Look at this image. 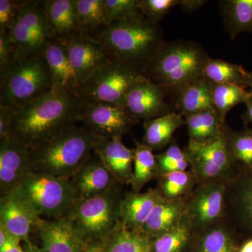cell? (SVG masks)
<instances>
[{"instance_id":"6da1fadb","label":"cell","mask_w":252,"mask_h":252,"mask_svg":"<svg viewBox=\"0 0 252 252\" xmlns=\"http://www.w3.org/2000/svg\"><path fill=\"white\" fill-rule=\"evenodd\" d=\"M82 100L77 96L52 89L11 114L9 138L29 148L78 122Z\"/></svg>"},{"instance_id":"7a4b0ae2","label":"cell","mask_w":252,"mask_h":252,"mask_svg":"<svg viewBox=\"0 0 252 252\" xmlns=\"http://www.w3.org/2000/svg\"><path fill=\"white\" fill-rule=\"evenodd\" d=\"M91 39L102 46L111 62L142 75L166 41L160 23L149 21L142 14L113 21Z\"/></svg>"},{"instance_id":"3957f363","label":"cell","mask_w":252,"mask_h":252,"mask_svg":"<svg viewBox=\"0 0 252 252\" xmlns=\"http://www.w3.org/2000/svg\"><path fill=\"white\" fill-rule=\"evenodd\" d=\"M97 138L84 126H68L28 148L33 173L69 180L94 153Z\"/></svg>"},{"instance_id":"277c9868","label":"cell","mask_w":252,"mask_h":252,"mask_svg":"<svg viewBox=\"0 0 252 252\" xmlns=\"http://www.w3.org/2000/svg\"><path fill=\"white\" fill-rule=\"evenodd\" d=\"M210 56L195 41H165L143 76L166 89L174 97L181 90L203 77Z\"/></svg>"},{"instance_id":"5b68a950","label":"cell","mask_w":252,"mask_h":252,"mask_svg":"<svg viewBox=\"0 0 252 252\" xmlns=\"http://www.w3.org/2000/svg\"><path fill=\"white\" fill-rule=\"evenodd\" d=\"M52 89L44 56L15 59L0 69V105L11 111Z\"/></svg>"},{"instance_id":"8992f818","label":"cell","mask_w":252,"mask_h":252,"mask_svg":"<svg viewBox=\"0 0 252 252\" xmlns=\"http://www.w3.org/2000/svg\"><path fill=\"white\" fill-rule=\"evenodd\" d=\"M123 196L119 186L94 196L77 198L66 216L88 243L105 240L122 223Z\"/></svg>"},{"instance_id":"52a82bcc","label":"cell","mask_w":252,"mask_h":252,"mask_svg":"<svg viewBox=\"0 0 252 252\" xmlns=\"http://www.w3.org/2000/svg\"><path fill=\"white\" fill-rule=\"evenodd\" d=\"M14 193L42 219L65 217L77 198L69 179L33 172Z\"/></svg>"},{"instance_id":"ba28073f","label":"cell","mask_w":252,"mask_h":252,"mask_svg":"<svg viewBox=\"0 0 252 252\" xmlns=\"http://www.w3.org/2000/svg\"><path fill=\"white\" fill-rule=\"evenodd\" d=\"M141 73L116 62L102 66L86 79L78 90V97L89 103H105L123 107L131 89L144 80Z\"/></svg>"},{"instance_id":"9c48e42d","label":"cell","mask_w":252,"mask_h":252,"mask_svg":"<svg viewBox=\"0 0 252 252\" xmlns=\"http://www.w3.org/2000/svg\"><path fill=\"white\" fill-rule=\"evenodd\" d=\"M16 59L43 56L55 38L41 1L26 0L21 14L9 31Z\"/></svg>"},{"instance_id":"30bf717a","label":"cell","mask_w":252,"mask_h":252,"mask_svg":"<svg viewBox=\"0 0 252 252\" xmlns=\"http://www.w3.org/2000/svg\"><path fill=\"white\" fill-rule=\"evenodd\" d=\"M185 151L197 185L225 180L236 167L228 145V128L213 140L203 143L189 142Z\"/></svg>"},{"instance_id":"8fae6325","label":"cell","mask_w":252,"mask_h":252,"mask_svg":"<svg viewBox=\"0 0 252 252\" xmlns=\"http://www.w3.org/2000/svg\"><path fill=\"white\" fill-rule=\"evenodd\" d=\"M226 180L195 186L187 198L185 220L193 233L207 229L224 219Z\"/></svg>"},{"instance_id":"7c38bea8","label":"cell","mask_w":252,"mask_h":252,"mask_svg":"<svg viewBox=\"0 0 252 252\" xmlns=\"http://www.w3.org/2000/svg\"><path fill=\"white\" fill-rule=\"evenodd\" d=\"M224 218L252 238V170L236 165L227 178Z\"/></svg>"},{"instance_id":"4fadbf2b","label":"cell","mask_w":252,"mask_h":252,"mask_svg":"<svg viewBox=\"0 0 252 252\" xmlns=\"http://www.w3.org/2000/svg\"><path fill=\"white\" fill-rule=\"evenodd\" d=\"M123 107L137 122H145L174 112L175 97L162 86L145 78L127 94Z\"/></svg>"},{"instance_id":"5bb4252c","label":"cell","mask_w":252,"mask_h":252,"mask_svg":"<svg viewBox=\"0 0 252 252\" xmlns=\"http://www.w3.org/2000/svg\"><path fill=\"white\" fill-rule=\"evenodd\" d=\"M78 122L93 133L105 137H122L138 122L124 107L82 101Z\"/></svg>"},{"instance_id":"9a60e30c","label":"cell","mask_w":252,"mask_h":252,"mask_svg":"<svg viewBox=\"0 0 252 252\" xmlns=\"http://www.w3.org/2000/svg\"><path fill=\"white\" fill-rule=\"evenodd\" d=\"M32 173L28 149L14 139L0 141V193H14Z\"/></svg>"},{"instance_id":"2e32d148","label":"cell","mask_w":252,"mask_h":252,"mask_svg":"<svg viewBox=\"0 0 252 252\" xmlns=\"http://www.w3.org/2000/svg\"><path fill=\"white\" fill-rule=\"evenodd\" d=\"M36 233L42 249L48 252H83L91 244L84 240L67 216L41 219Z\"/></svg>"},{"instance_id":"e0dca14e","label":"cell","mask_w":252,"mask_h":252,"mask_svg":"<svg viewBox=\"0 0 252 252\" xmlns=\"http://www.w3.org/2000/svg\"><path fill=\"white\" fill-rule=\"evenodd\" d=\"M61 41L67 49L79 86L97 69L111 62L99 43L80 33Z\"/></svg>"},{"instance_id":"ac0fdd59","label":"cell","mask_w":252,"mask_h":252,"mask_svg":"<svg viewBox=\"0 0 252 252\" xmlns=\"http://www.w3.org/2000/svg\"><path fill=\"white\" fill-rule=\"evenodd\" d=\"M41 219L14 193L1 195L0 225L26 246L32 245L31 234L36 231Z\"/></svg>"},{"instance_id":"d6986e66","label":"cell","mask_w":252,"mask_h":252,"mask_svg":"<svg viewBox=\"0 0 252 252\" xmlns=\"http://www.w3.org/2000/svg\"><path fill=\"white\" fill-rule=\"evenodd\" d=\"M69 180L77 198L94 196L122 185L111 175L94 152Z\"/></svg>"},{"instance_id":"ffe728a7","label":"cell","mask_w":252,"mask_h":252,"mask_svg":"<svg viewBox=\"0 0 252 252\" xmlns=\"http://www.w3.org/2000/svg\"><path fill=\"white\" fill-rule=\"evenodd\" d=\"M94 152L100 158L111 175L120 185H131L133 175L135 148L129 149L122 137L98 136Z\"/></svg>"},{"instance_id":"44dd1931","label":"cell","mask_w":252,"mask_h":252,"mask_svg":"<svg viewBox=\"0 0 252 252\" xmlns=\"http://www.w3.org/2000/svg\"><path fill=\"white\" fill-rule=\"evenodd\" d=\"M43 56L49 68L53 89L69 93L78 97L79 81L63 41L55 38Z\"/></svg>"},{"instance_id":"7402d4cb","label":"cell","mask_w":252,"mask_h":252,"mask_svg":"<svg viewBox=\"0 0 252 252\" xmlns=\"http://www.w3.org/2000/svg\"><path fill=\"white\" fill-rule=\"evenodd\" d=\"M161 197L158 189H150L144 193H126L120 206L122 224L127 229L143 232L146 222Z\"/></svg>"},{"instance_id":"603a6c76","label":"cell","mask_w":252,"mask_h":252,"mask_svg":"<svg viewBox=\"0 0 252 252\" xmlns=\"http://www.w3.org/2000/svg\"><path fill=\"white\" fill-rule=\"evenodd\" d=\"M187 198L167 199L161 197L154 207L142 231L152 237L170 231L183 221Z\"/></svg>"},{"instance_id":"cb8c5ba5","label":"cell","mask_w":252,"mask_h":252,"mask_svg":"<svg viewBox=\"0 0 252 252\" xmlns=\"http://www.w3.org/2000/svg\"><path fill=\"white\" fill-rule=\"evenodd\" d=\"M214 84L202 77L189 84L176 96L174 112L182 117L203 112L216 110L213 102Z\"/></svg>"},{"instance_id":"d4e9b609","label":"cell","mask_w":252,"mask_h":252,"mask_svg":"<svg viewBox=\"0 0 252 252\" xmlns=\"http://www.w3.org/2000/svg\"><path fill=\"white\" fill-rule=\"evenodd\" d=\"M41 2L57 39L64 40L79 33L76 0H42Z\"/></svg>"},{"instance_id":"484cf974","label":"cell","mask_w":252,"mask_h":252,"mask_svg":"<svg viewBox=\"0 0 252 252\" xmlns=\"http://www.w3.org/2000/svg\"><path fill=\"white\" fill-rule=\"evenodd\" d=\"M184 125L185 119L175 112L147 121L144 123L142 143L153 151L160 150L172 143L174 133Z\"/></svg>"},{"instance_id":"4316f807","label":"cell","mask_w":252,"mask_h":252,"mask_svg":"<svg viewBox=\"0 0 252 252\" xmlns=\"http://www.w3.org/2000/svg\"><path fill=\"white\" fill-rule=\"evenodd\" d=\"M189 142L203 143L217 138L227 128L217 110H207L185 117Z\"/></svg>"},{"instance_id":"83f0119b","label":"cell","mask_w":252,"mask_h":252,"mask_svg":"<svg viewBox=\"0 0 252 252\" xmlns=\"http://www.w3.org/2000/svg\"><path fill=\"white\" fill-rule=\"evenodd\" d=\"M78 29L92 38L110 24L103 0H76Z\"/></svg>"},{"instance_id":"f1b7e54d","label":"cell","mask_w":252,"mask_h":252,"mask_svg":"<svg viewBox=\"0 0 252 252\" xmlns=\"http://www.w3.org/2000/svg\"><path fill=\"white\" fill-rule=\"evenodd\" d=\"M220 9L227 32L232 39L244 32H252V0H225Z\"/></svg>"},{"instance_id":"f546056e","label":"cell","mask_w":252,"mask_h":252,"mask_svg":"<svg viewBox=\"0 0 252 252\" xmlns=\"http://www.w3.org/2000/svg\"><path fill=\"white\" fill-rule=\"evenodd\" d=\"M221 221L212 225L196 235L193 252H238L239 248L228 224Z\"/></svg>"},{"instance_id":"4dcf8cb0","label":"cell","mask_w":252,"mask_h":252,"mask_svg":"<svg viewBox=\"0 0 252 252\" xmlns=\"http://www.w3.org/2000/svg\"><path fill=\"white\" fill-rule=\"evenodd\" d=\"M152 237L126 228L122 223L107 240L104 252H152Z\"/></svg>"},{"instance_id":"1f68e13d","label":"cell","mask_w":252,"mask_h":252,"mask_svg":"<svg viewBox=\"0 0 252 252\" xmlns=\"http://www.w3.org/2000/svg\"><path fill=\"white\" fill-rule=\"evenodd\" d=\"M248 71L243 66L210 58L203 68V77L214 84H235L246 88ZM247 89V88H246Z\"/></svg>"},{"instance_id":"d6a6232c","label":"cell","mask_w":252,"mask_h":252,"mask_svg":"<svg viewBox=\"0 0 252 252\" xmlns=\"http://www.w3.org/2000/svg\"><path fill=\"white\" fill-rule=\"evenodd\" d=\"M157 177V159L154 151L140 142H135L133 175L131 186L135 193H140L144 186Z\"/></svg>"},{"instance_id":"836d02e7","label":"cell","mask_w":252,"mask_h":252,"mask_svg":"<svg viewBox=\"0 0 252 252\" xmlns=\"http://www.w3.org/2000/svg\"><path fill=\"white\" fill-rule=\"evenodd\" d=\"M252 94L243 86L235 84H214L213 102L221 122L225 124L228 113L235 106L245 104Z\"/></svg>"},{"instance_id":"e575fe53","label":"cell","mask_w":252,"mask_h":252,"mask_svg":"<svg viewBox=\"0 0 252 252\" xmlns=\"http://www.w3.org/2000/svg\"><path fill=\"white\" fill-rule=\"evenodd\" d=\"M159 193L167 199L187 198L197 185L191 171H176L159 176Z\"/></svg>"},{"instance_id":"d590c367","label":"cell","mask_w":252,"mask_h":252,"mask_svg":"<svg viewBox=\"0 0 252 252\" xmlns=\"http://www.w3.org/2000/svg\"><path fill=\"white\" fill-rule=\"evenodd\" d=\"M205 4L202 0H139L142 15L152 22L160 23L167 13L180 6L186 11H193Z\"/></svg>"},{"instance_id":"8d00e7d4","label":"cell","mask_w":252,"mask_h":252,"mask_svg":"<svg viewBox=\"0 0 252 252\" xmlns=\"http://www.w3.org/2000/svg\"><path fill=\"white\" fill-rule=\"evenodd\" d=\"M193 231L185 220L178 226L152 238V252H182L190 243Z\"/></svg>"},{"instance_id":"74e56055","label":"cell","mask_w":252,"mask_h":252,"mask_svg":"<svg viewBox=\"0 0 252 252\" xmlns=\"http://www.w3.org/2000/svg\"><path fill=\"white\" fill-rule=\"evenodd\" d=\"M228 145L235 165L252 170V129L230 132Z\"/></svg>"},{"instance_id":"f35d334b","label":"cell","mask_w":252,"mask_h":252,"mask_svg":"<svg viewBox=\"0 0 252 252\" xmlns=\"http://www.w3.org/2000/svg\"><path fill=\"white\" fill-rule=\"evenodd\" d=\"M157 177L176 171H187L190 166L188 157L176 143H171L162 153L155 154Z\"/></svg>"},{"instance_id":"ab89813d","label":"cell","mask_w":252,"mask_h":252,"mask_svg":"<svg viewBox=\"0 0 252 252\" xmlns=\"http://www.w3.org/2000/svg\"><path fill=\"white\" fill-rule=\"evenodd\" d=\"M109 22L142 15L139 0H103Z\"/></svg>"},{"instance_id":"60d3db41","label":"cell","mask_w":252,"mask_h":252,"mask_svg":"<svg viewBox=\"0 0 252 252\" xmlns=\"http://www.w3.org/2000/svg\"><path fill=\"white\" fill-rule=\"evenodd\" d=\"M26 2V0H0V32L11 31Z\"/></svg>"},{"instance_id":"b9f144b4","label":"cell","mask_w":252,"mask_h":252,"mask_svg":"<svg viewBox=\"0 0 252 252\" xmlns=\"http://www.w3.org/2000/svg\"><path fill=\"white\" fill-rule=\"evenodd\" d=\"M15 59L14 44L9 32H0V69Z\"/></svg>"},{"instance_id":"7bdbcfd3","label":"cell","mask_w":252,"mask_h":252,"mask_svg":"<svg viewBox=\"0 0 252 252\" xmlns=\"http://www.w3.org/2000/svg\"><path fill=\"white\" fill-rule=\"evenodd\" d=\"M11 114V109L0 105V141L9 138Z\"/></svg>"},{"instance_id":"ee69618b","label":"cell","mask_w":252,"mask_h":252,"mask_svg":"<svg viewBox=\"0 0 252 252\" xmlns=\"http://www.w3.org/2000/svg\"><path fill=\"white\" fill-rule=\"evenodd\" d=\"M21 240L11 234L2 246L0 247V252H26L21 245Z\"/></svg>"},{"instance_id":"f6af8a7d","label":"cell","mask_w":252,"mask_h":252,"mask_svg":"<svg viewBox=\"0 0 252 252\" xmlns=\"http://www.w3.org/2000/svg\"><path fill=\"white\" fill-rule=\"evenodd\" d=\"M107 239L99 241L94 242L91 243L85 251L83 252H104L106 245H107Z\"/></svg>"},{"instance_id":"bcb514c9","label":"cell","mask_w":252,"mask_h":252,"mask_svg":"<svg viewBox=\"0 0 252 252\" xmlns=\"http://www.w3.org/2000/svg\"><path fill=\"white\" fill-rule=\"evenodd\" d=\"M246 107V112L242 116V119L245 124H251L252 126V97L247 102Z\"/></svg>"},{"instance_id":"7dc6e473","label":"cell","mask_w":252,"mask_h":252,"mask_svg":"<svg viewBox=\"0 0 252 252\" xmlns=\"http://www.w3.org/2000/svg\"><path fill=\"white\" fill-rule=\"evenodd\" d=\"M238 252H252V238H249L239 248Z\"/></svg>"},{"instance_id":"c3c4849f","label":"cell","mask_w":252,"mask_h":252,"mask_svg":"<svg viewBox=\"0 0 252 252\" xmlns=\"http://www.w3.org/2000/svg\"><path fill=\"white\" fill-rule=\"evenodd\" d=\"M26 252H48L45 251L44 249L42 248H38L34 246V245L32 244L30 246H27L26 248Z\"/></svg>"},{"instance_id":"681fc988","label":"cell","mask_w":252,"mask_h":252,"mask_svg":"<svg viewBox=\"0 0 252 252\" xmlns=\"http://www.w3.org/2000/svg\"><path fill=\"white\" fill-rule=\"evenodd\" d=\"M246 88L252 94V72H248L246 81Z\"/></svg>"}]
</instances>
